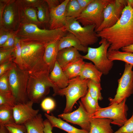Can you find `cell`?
<instances>
[{
	"label": "cell",
	"mask_w": 133,
	"mask_h": 133,
	"mask_svg": "<svg viewBox=\"0 0 133 133\" xmlns=\"http://www.w3.org/2000/svg\"><path fill=\"white\" fill-rule=\"evenodd\" d=\"M110 44L108 50H118L133 44V9L128 4L123 9L117 22L112 27L97 33Z\"/></svg>",
	"instance_id": "obj_1"
},
{
	"label": "cell",
	"mask_w": 133,
	"mask_h": 133,
	"mask_svg": "<svg viewBox=\"0 0 133 133\" xmlns=\"http://www.w3.org/2000/svg\"><path fill=\"white\" fill-rule=\"evenodd\" d=\"M50 72L47 68L29 72L27 93L29 100L33 103L41 102L49 93L50 87L53 88L55 96L57 89L50 80Z\"/></svg>",
	"instance_id": "obj_2"
},
{
	"label": "cell",
	"mask_w": 133,
	"mask_h": 133,
	"mask_svg": "<svg viewBox=\"0 0 133 133\" xmlns=\"http://www.w3.org/2000/svg\"><path fill=\"white\" fill-rule=\"evenodd\" d=\"M67 32L64 27L56 29L41 28L33 24L20 23L16 35L21 41H34L45 45L66 35Z\"/></svg>",
	"instance_id": "obj_3"
},
{
	"label": "cell",
	"mask_w": 133,
	"mask_h": 133,
	"mask_svg": "<svg viewBox=\"0 0 133 133\" xmlns=\"http://www.w3.org/2000/svg\"><path fill=\"white\" fill-rule=\"evenodd\" d=\"M21 42L22 57L25 69L32 72L47 68L43 59L45 45L34 41Z\"/></svg>",
	"instance_id": "obj_4"
},
{
	"label": "cell",
	"mask_w": 133,
	"mask_h": 133,
	"mask_svg": "<svg viewBox=\"0 0 133 133\" xmlns=\"http://www.w3.org/2000/svg\"><path fill=\"white\" fill-rule=\"evenodd\" d=\"M8 76L11 91L17 103L27 102L29 100L27 91L29 71L21 69L14 62L12 68L8 71Z\"/></svg>",
	"instance_id": "obj_5"
},
{
	"label": "cell",
	"mask_w": 133,
	"mask_h": 133,
	"mask_svg": "<svg viewBox=\"0 0 133 133\" xmlns=\"http://www.w3.org/2000/svg\"><path fill=\"white\" fill-rule=\"evenodd\" d=\"M89 79H82L79 76L69 80L68 84L65 88L58 89L57 95L63 96L66 98V104L63 113L71 112L77 101L84 97L88 90L87 83Z\"/></svg>",
	"instance_id": "obj_6"
},
{
	"label": "cell",
	"mask_w": 133,
	"mask_h": 133,
	"mask_svg": "<svg viewBox=\"0 0 133 133\" xmlns=\"http://www.w3.org/2000/svg\"><path fill=\"white\" fill-rule=\"evenodd\" d=\"M114 0H93L76 19L83 26L95 25V31L103 21L105 8Z\"/></svg>",
	"instance_id": "obj_7"
},
{
	"label": "cell",
	"mask_w": 133,
	"mask_h": 133,
	"mask_svg": "<svg viewBox=\"0 0 133 133\" xmlns=\"http://www.w3.org/2000/svg\"><path fill=\"white\" fill-rule=\"evenodd\" d=\"M99 43L100 45L98 48L88 47L87 54L83 56L82 58L91 61L103 74L107 75L112 68L114 64L113 61L110 60L107 56L110 44L103 38H101Z\"/></svg>",
	"instance_id": "obj_8"
},
{
	"label": "cell",
	"mask_w": 133,
	"mask_h": 133,
	"mask_svg": "<svg viewBox=\"0 0 133 133\" xmlns=\"http://www.w3.org/2000/svg\"><path fill=\"white\" fill-rule=\"evenodd\" d=\"M64 27L67 32L74 34L84 47H88L98 40L99 37L95 31V25L82 26L76 18L67 17Z\"/></svg>",
	"instance_id": "obj_9"
},
{
	"label": "cell",
	"mask_w": 133,
	"mask_h": 133,
	"mask_svg": "<svg viewBox=\"0 0 133 133\" xmlns=\"http://www.w3.org/2000/svg\"><path fill=\"white\" fill-rule=\"evenodd\" d=\"M126 99L119 103H114L106 107H100L91 115L92 118L110 119L112 121L111 124L122 127L128 120V108L126 103Z\"/></svg>",
	"instance_id": "obj_10"
},
{
	"label": "cell",
	"mask_w": 133,
	"mask_h": 133,
	"mask_svg": "<svg viewBox=\"0 0 133 133\" xmlns=\"http://www.w3.org/2000/svg\"><path fill=\"white\" fill-rule=\"evenodd\" d=\"M133 65L125 63L121 77L118 80V86L114 98H108L109 105L119 103L133 94Z\"/></svg>",
	"instance_id": "obj_11"
},
{
	"label": "cell",
	"mask_w": 133,
	"mask_h": 133,
	"mask_svg": "<svg viewBox=\"0 0 133 133\" xmlns=\"http://www.w3.org/2000/svg\"><path fill=\"white\" fill-rule=\"evenodd\" d=\"M20 24L18 0H10L0 17V29L15 32Z\"/></svg>",
	"instance_id": "obj_12"
},
{
	"label": "cell",
	"mask_w": 133,
	"mask_h": 133,
	"mask_svg": "<svg viewBox=\"0 0 133 133\" xmlns=\"http://www.w3.org/2000/svg\"><path fill=\"white\" fill-rule=\"evenodd\" d=\"M127 4V0H114L108 4L103 11V21L95 32L97 33L114 25L120 18L123 9Z\"/></svg>",
	"instance_id": "obj_13"
},
{
	"label": "cell",
	"mask_w": 133,
	"mask_h": 133,
	"mask_svg": "<svg viewBox=\"0 0 133 133\" xmlns=\"http://www.w3.org/2000/svg\"><path fill=\"white\" fill-rule=\"evenodd\" d=\"M79 106L76 110L72 112L60 114L58 116L67 122L79 125L82 129L89 132L91 115L86 111L81 102L79 101Z\"/></svg>",
	"instance_id": "obj_14"
},
{
	"label": "cell",
	"mask_w": 133,
	"mask_h": 133,
	"mask_svg": "<svg viewBox=\"0 0 133 133\" xmlns=\"http://www.w3.org/2000/svg\"><path fill=\"white\" fill-rule=\"evenodd\" d=\"M33 103L29 100L25 103H18L13 107V116L15 123L24 124L38 114L39 110L33 108Z\"/></svg>",
	"instance_id": "obj_15"
},
{
	"label": "cell",
	"mask_w": 133,
	"mask_h": 133,
	"mask_svg": "<svg viewBox=\"0 0 133 133\" xmlns=\"http://www.w3.org/2000/svg\"><path fill=\"white\" fill-rule=\"evenodd\" d=\"M69 0H64L59 5L50 10V29H58L64 27L67 17L66 7Z\"/></svg>",
	"instance_id": "obj_16"
},
{
	"label": "cell",
	"mask_w": 133,
	"mask_h": 133,
	"mask_svg": "<svg viewBox=\"0 0 133 133\" xmlns=\"http://www.w3.org/2000/svg\"><path fill=\"white\" fill-rule=\"evenodd\" d=\"M82 56L79 51L73 47L65 48L59 50L56 61L60 66L63 68L82 58Z\"/></svg>",
	"instance_id": "obj_17"
},
{
	"label": "cell",
	"mask_w": 133,
	"mask_h": 133,
	"mask_svg": "<svg viewBox=\"0 0 133 133\" xmlns=\"http://www.w3.org/2000/svg\"><path fill=\"white\" fill-rule=\"evenodd\" d=\"M59 40H57L45 45L43 61L45 66L48 69L50 72L53 69L56 61L59 51Z\"/></svg>",
	"instance_id": "obj_18"
},
{
	"label": "cell",
	"mask_w": 133,
	"mask_h": 133,
	"mask_svg": "<svg viewBox=\"0 0 133 133\" xmlns=\"http://www.w3.org/2000/svg\"><path fill=\"white\" fill-rule=\"evenodd\" d=\"M89 133H113L111 125L112 120L106 118H91Z\"/></svg>",
	"instance_id": "obj_19"
},
{
	"label": "cell",
	"mask_w": 133,
	"mask_h": 133,
	"mask_svg": "<svg viewBox=\"0 0 133 133\" xmlns=\"http://www.w3.org/2000/svg\"><path fill=\"white\" fill-rule=\"evenodd\" d=\"M18 1L19 8L20 23L33 24L39 27L41 26L42 25L38 20L37 8L22 6L19 4L18 0Z\"/></svg>",
	"instance_id": "obj_20"
},
{
	"label": "cell",
	"mask_w": 133,
	"mask_h": 133,
	"mask_svg": "<svg viewBox=\"0 0 133 133\" xmlns=\"http://www.w3.org/2000/svg\"><path fill=\"white\" fill-rule=\"evenodd\" d=\"M49 77L56 86L57 91L59 89L65 88L68 84L69 79L56 61L53 69L50 73Z\"/></svg>",
	"instance_id": "obj_21"
},
{
	"label": "cell",
	"mask_w": 133,
	"mask_h": 133,
	"mask_svg": "<svg viewBox=\"0 0 133 133\" xmlns=\"http://www.w3.org/2000/svg\"><path fill=\"white\" fill-rule=\"evenodd\" d=\"M71 47H73L78 51L84 53L87 52L88 47L82 45L79 40L74 34L68 32L59 40V50L64 48Z\"/></svg>",
	"instance_id": "obj_22"
},
{
	"label": "cell",
	"mask_w": 133,
	"mask_h": 133,
	"mask_svg": "<svg viewBox=\"0 0 133 133\" xmlns=\"http://www.w3.org/2000/svg\"><path fill=\"white\" fill-rule=\"evenodd\" d=\"M44 115L50 123L52 127L58 128L63 130L68 133H89L88 132L83 129L76 128L62 120L57 118L52 113L51 115L45 113Z\"/></svg>",
	"instance_id": "obj_23"
},
{
	"label": "cell",
	"mask_w": 133,
	"mask_h": 133,
	"mask_svg": "<svg viewBox=\"0 0 133 133\" xmlns=\"http://www.w3.org/2000/svg\"><path fill=\"white\" fill-rule=\"evenodd\" d=\"M102 74L94 64L91 62H85L79 76L82 79H89L100 83Z\"/></svg>",
	"instance_id": "obj_24"
},
{
	"label": "cell",
	"mask_w": 133,
	"mask_h": 133,
	"mask_svg": "<svg viewBox=\"0 0 133 133\" xmlns=\"http://www.w3.org/2000/svg\"><path fill=\"white\" fill-rule=\"evenodd\" d=\"M85 63L82 58L62 68L67 78L69 80L80 76Z\"/></svg>",
	"instance_id": "obj_25"
},
{
	"label": "cell",
	"mask_w": 133,
	"mask_h": 133,
	"mask_svg": "<svg viewBox=\"0 0 133 133\" xmlns=\"http://www.w3.org/2000/svg\"><path fill=\"white\" fill-rule=\"evenodd\" d=\"M41 114H38L24 124L26 129V133H44V125Z\"/></svg>",
	"instance_id": "obj_26"
},
{
	"label": "cell",
	"mask_w": 133,
	"mask_h": 133,
	"mask_svg": "<svg viewBox=\"0 0 133 133\" xmlns=\"http://www.w3.org/2000/svg\"><path fill=\"white\" fill-rule=\"evenodd\" d=\"M107 56L111 61L119 60L133 65V53L118 50H108Z\"/></svg>",
	"instance_id": "obj_27"
},
{
	"label": "cell",
	"mask_w": 133,
	"mask_h": 133,
	"mask_svg": "<svg viewBox=\"0 0 133 133\" xmlns=\"http://www.w3.org/2000/svg\"><path fill=\"white\" fill-rule=\"evenodd\" d=\"M15 122L13 107L0 106V125L4 126Z\"/></svg>",
	"instance_id": "obj_28"
},
{
	"label": "cell",
	"mask_w": 133,
	"mask_h": 133,
	"mask_svg": "<svg viewBox=\"0 0 133 133\" xmlns=\"http://www.w3.org/2000/svg\"><path fill=\"white\" fill-rule=\"evenodd\" d=\"M81 102L86 111L91 115L100 107L98 102L91 97L88 90L86 95L81 98Z\"/></svg>",
	"instance_id": "obj_29"
},
{
	"label": "cell",
	"mask_w": 133,
	"mask_h": 133,
	"mask_svg": "<svg viewBox=\"0 0 133 133\" xmlns=\"http://www.w3.org/2000/svg\"><path fill=\"white\" fill-rule=\"evenodd\" d=\"M38 20L43 25L49 23L50 21V11L45 1L36 8Z\"/></svg>",
	"instance_id": "obj_30"
},
{
	"label": "cell",
	"mask_w": 133,
	"mask_h": 133,
	"mask_svg": "<svg viewBox=\"0 0 133 133\" xmlns=\"http://www.w3.org/2000/svg\"><path fill=\"white\" fill-rule=\"evenodd\" d=\"M87 86L90 95L97 102H98V100L103 99L101 92L102 88L100 83H96L89 79Z\"/></svg>",
	"instance_id": "obj_31"
},
{
	"label": "cell",
	"mask_w": 133,
	"mask_h": 133,
	"mask_svg": "<svg viewBox=\"0 0 133 133\" xmlns=\"http://www.w3.org/2000/svg\"><path fill=\"white\" fill-rule=\"evenodd\" d=\"M82 11L77 0H69L66 8L67 17L77 18Z\"/></svg>",
	"instance_id": "obj_32"
},
{
	"label": "cell",
	"mask_w": 133,
	"mask_h": 133,
	"mask_svg": "<svg viewBox=\"0 0 133 133\" xmlns=\"http://www.w3.org/2000/svg\"><path fill=\"white\" fill-rule=\"evenodd\" d=\"M21 41L20 39L16 36L15 43L14 48L15 58L13 62L21 69H25L24 67L22 57Z\"/></svg>",
	"instance_id": "obj_33"
},
{
	"label": "cell",
	"mask_w": 133,
	"mask_h": 133,
	"mask_svg": "<svg viewBox=\"0 0 133 133\" xmlns=\"http://www.w3.org/2000/svg\"><path fill=\"white\" fill-rule=\"evenodd\" d=\"M15 58L14 48L8 49H0V65L7 62L13 61Z\"/></svg>",
	"instance_id": "obj_34"
},
{
	"label": "cell",
	"mask_w": 133,
	"mask_h": 133,
	"mask_svg": "<svg viewBox=\"0 0 133 133\" xmlns=\"http://www.w3.org/2000/svg\"><path fill=\"white\" fill-rule=\"evenodd\" d=\"M17 103L15 98L12 93L0 94V106H4L13 107Z\"/></svg>",
	"instance_id": "obj_35"
},
{
	"label": "cell",
	"mask_w": 133,
	"mask_h": 133,
	"mask_svg": "<svg viewBox=\"0 0 133 133\" xmlns=\"http://www.w3.org/2000/svg\"><path fill=\"white\" fill-rule=\"evenodd\" d=\"M9 71L0 76V94L12 93L8 80V74Z\"/></svg>",
	"instance_id": "obj_36"
},
{
	"label": "cell",
	"mask_w": 133,
	"mask_h": 133,
	"mask_svg": "<svg viewBox=\"0 0 133 133\" xmlns=\"http://www.w3.org/2000/svg\"><path fill=\"white\" fill-rule=\"evenodd\" d=\"M7 133H26V129L24 124H17L15 122L4 126Z\"/></svg>",
	"instance_id": "obj_37"
},
{
	"label": "cell",
	"mask_w": 133,
	"mask_h": 133,
	"mask_svg": "<svg viewBox=\"0 0 133 133\" xmlns=\"http://www.w3.org/2000/svg\"><path fill=\"white\" fill-rule=\"evenodd\" d=\"M113 133H133V112L123 125Z\"/></svg>",
	"instance_id": "obj_38"
},
{
	"label": "cell",
	"mask_w": 133,
	"mask_h": 133,
	"mask_svg": "<svg viewBox=\"0 0 133 133\" xmlns=\"http://www.w3.org/2000/svg\"><path fill=\"white\" fill-rule=\"evenodd\" d=\"M41 106L43 110L45 111H50L54 108L55 104V101L52 99L47 98L41 101Z\"/></svg>",
	"instance_id": "obj_39"
},
{
	"label": "cell",
	"mask_w": 133,
	"mask_h": 133,
	"mask_svg": "<svg viewBox=\"0 0 133 133\" xmlns=\"http://www.w3.org/2000/svg\"><path fill=\"white\" fill-rule=\"evenodd\" d=\"M19 4L21 5L26 7H32L36 8L42 3L44 0H18Z\"/></svg>",
	"instance_id": "obj_40"
},
{
	"label": "cell",
	"mask_w": 133,
	"mask_h": 133,
	"mask_svg": "<svg viewBox=\"0 0 133 133\" xmlns=\"http://www.w3.org/2000/svg\"><path fill=\"white\" fill-rule=\"evenodd\" d=\"M15 32L0 29V47Z\"/></svg>",
	"instance_id": "obj_41"
},
{
	"label": "cell",
	"mask_w": 133,
	"mask_h": 133,
	"mask_svg": "<svg viewBox=\"0 0 133 133\" xmlns=\"http://www.w3.org/2000/svg\"><path fill=\"white\" fill-rule=\"evenodd\" d=\"M16 36L15 32L0 47V49H8L14 48Z\"/></svg>",
	"instance_id": "obj_42"
},
{
	"label": "cell",
	"mask_w": 133,
	"mask_h": 133,
	"mask_svg": "<svg viewBox=\"0 0 133 133\" xmlns=\"http://www.w3.org/2000/svg\"><path fill=\"white\" fill-rule=\"evenodd\" d=\"M14 62L13 61L7 62L0 65V76L10 70Z\"/></svg>",
	"instance_id": "obj_43"
},
{
	"label": "cell",
	"mask_w": 133,
	"mask_h": 133,
	"mask_svg": "<svg viewBox=\"0 0 133 133\" xmlns=\"http://www.w3.org/2000/svg\"><path fill=\"white\" fill-rule=\"evenodd\" d=\"M47 3L49 10L56 7L61 3L60 0H45Z\"/></svg>",
	"instance_id": "obj_44"
},
{
	"label": "cell",
	"mask_w": 133,
	"mask_h": 133,
	"mask_svg": "<svg viewBox=\"0 0 133 133\" xmlns=\"http://www.w3.org/2000/svg\"><path fill=\"white\" fill-rule=\"evenodd\" d=\"M44 133H53L52 130L53 127L49 121L47 119L44 121Z\"/></svg>",
	"instance_id": "obj_45"
},
{
	"label": "cell",
	"mask_w": 133,
	"mask_h": 133,
	"mask_svg": "<svg viewBox=\"0 0 133 133\" xmlns=\"http://www.w3.org/2000/svg\"><path fill=\"white\" fill-rule=\"evenodd\" d=\"M93 0H77L82 11Z\"/></svg>",
	"instance_id": "obj_46"
},
{
	"label": "cell",
	"mask_w": 133,
	"mask_h": 133,
	"mask_svg": "<svg viewBox=\"0 0 133 133\" xmlns=\"http://www.w3.org/2000/svg\"><path fill=\"white\" fill-rule=\"evenodd\" d=\"M122 51L133 53V44L129 46L124 47L121 49Z\"/></svg>",
	"instance_id": "obj_47"
},
{
	"label": "cell",
	"mask_w": 133,
	"mask_h": 133,
	"mask_svg": "<svg viewBox=\"0 0 133 133\" xmlns=\"http://www.w3.org/2000/svg\"><path fill=\"white\" fill-rule=\"evenodd\" d=\"M0 133H7L6 129L4 126L0 125Z\"/></svg>",
	"instance_id": "obj_48"
},
{
	"label": "cell",
	"mask_w": 133,
	"mask_h": 133,
	"mask_svg": "<svg viewBox=\"0 0 133 133\" xmlns=\"http://www.w3.org/2000/svg\"><path fill=\"white\" fill-rule=\"evenodd\" d=\"M127 2L133 9V0H127Z\"/></svg>",
	"instance_id": "obj_49"
}]
</instances>
